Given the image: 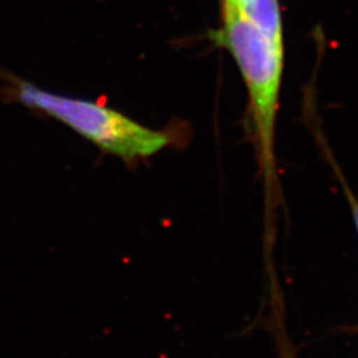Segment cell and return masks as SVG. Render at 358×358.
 Returning <instances> with one entry per match:
<instances>
[{
	"mask_svg": "<svg viewBox=\"0 0 358 358\" xmlns=\"http://www.w3.org/2000/svg\"><path fill=\"white\" fill-rule=\"evenodd\" d=\"M0 94L4 101L17 103L50 115L103 152L125 162L149 158L170 143L166 133L146 128L115 109L83 99L62 96L8 73L0 68Z\"/></svg>",
	"mask_w": 358,
	"mask_h": 358,
	"instance_id": "obj_1",
	"label": "cell"
},
{
	"mask_svg": "<svg viewBox=\"0 0 358 358\" xmlns=\"http://www.w3.org/2000/svg\"><path fill=\"white\" fill-rule=\"evenodd\" d=\"M217 44L230 52L244 78L257 146L267 173L273 169V143L284 66V41L267 38L242 10L223 15Z\"/></svg>",
	"mask_w": 358,
	"mask_h": 358,
	"instance_id": "obj_2",
	"label": "cell"
},
{
	"mask_svg": "<svg viewBox=\"0 0 358 358\" xmlns=\"http://www.w3.org/2000/svg\"><path fill=\"white\" fill-rule=\"evenodd\" d=\"M244 13L267 38L284 41L279 0H254L244 8Z\"/></svg>",
	"mask_w": 358,
	"mask_h": 358,
	"instance_id": "obj_3",
	"label": "cell"
},
{
	"mask_svg": "<svg viewBox=\"0 0 358 358\" xmlns=\"http://www.w3.org/2000/svg\"><path fill=\"white\" fill-rule=\"evenodd\" d=\"M222 4H223V15L224 13H234V11H238V10H242V7H241L238 0H222Z\"/></svg>",
	"mask_w": 358,
	"mask_h": 358,
	"instance_id": "obj_4",
	"label": "cell"
},
{
	"mask_svg": "<svg viewBox=\"0 0 358 358\" xmlns=\"http://www.w3.org/2000/svg\"><path fill=\"white\" fill-rule=\"evenodd\" d=\"M352 206H353V215H355V222H356V226H357L358 231V203L356 201L352 199Z\"/></svg>",
	"mask_w": 358,
	"mask_h": 358,
	"instance_id": "obj_5",
	"label": "cell"
},
{
	"mask_svg": "<svg viewBox=\"0 0 358 358\" xmlns=\"http://www.w3.org/2000/svg\"><path fill=\"white\" fill-rule=\"evenodd\" d=\"M239 1V4H241V7H242V10L244 11V8L248 6V4H251L254 0H238Z\"/></svg>",
	"mask_w": 358,
	"mask_h": 358,
	"instance_id": "obj_6",
	"label": "cell"
}]
</instances>
